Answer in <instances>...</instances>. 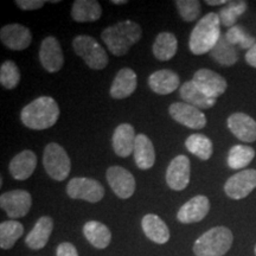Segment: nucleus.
<instances>
[{
  "label": "nucleus",
  "mask_w": 256,
  "mask_h": 256,
  "mask_svg": "<svg viewBox=\"0 0 256 256\" xmlns=\"http://www.w3.org/2000/svg\"><path fill=\"white\" fill-rule=\"evenodd\" d=\"M188 151L200 160H209L212 156V142L204 134H192L185 142Z\"/></svg>",
  "instance_id": "nucleus-30"
},
{
  "label": "nucleus",
  "mask_w": 256,
  "mask_h": 256,
  "mask_svg": "<svg viewBox=\"0 0 256 256\" xmlns=\"http://www.w3.org/2000/svg\"><path fill=\"white\" fill-rule=\"evenodd\" d=\"M176 6L182 19L185 22H194L200 17L202 11L200 2L198 0H177Z\"/></svg>",
  "instance_id": "nucleus-36"
},
{
  "label": "nucleus",
  "mask_w": 256,
  "mask_h": 256,
  "mask_svg": "<svg viewBox=\"0 0 256 256\" xmlns=\"http://www.w3.org/2000/svg\"><path fill=\"white\" fill-rule=\"evenodd\" d=\"M254 252H255V256H256V246H255V249H254Z\"/></svg>",
  "instance_id": "nucleus-42"
},
{
  "label": "nucleus",
  "mask_w": 256,
  "mask_h": 256,
  "mask_svg": "<svg viewBox=\"0 0 256 256\" xmlns=\"http://www.w3.org/2000/svg\"><path fill=\"white\" fill-rule=\"evenodd\" d=\"M16 4L24 11H34V10L43 8L46 2L43 0H16Z\"/></svg>",
  "instance_id": "nucleus-37"
},
{
  "label": "nucleus",
  "mask_w": 256,
  "mask_h": 256,
  "mask_svg": "<svg viewBox=\"0 0 256 256\" xmlns=\"http://www.w3.org/2000/svg\"><path fill=\"white\" fill-rule=\"evenodd\" d=\"M40 60L42 66L48 72L55 74L62 69L64 64L63 51L60 42L55 37H46L40 43Z\"/></svg>",
  "instance_id": "nucleus-13"
},
{
  "label": "nucleus",
  "mask_w": 256,
  "mask_h": 256,
  "mask_svg": "<svg viewBox=\"0 0 256 256\" xmlns=\"http://www.w3.org/2000/svg\"><path fill=\"white\" fill-rule=\"evenodd\" d=\"M255 158V151L250 146L235 145L228 154V166L232 170H243Z\"/></svg>",
  "instance_id": "nucleus-32"
},
{
  "label": "nucleus",
  "mask_w": 256,
  "mask_h": 256,
  "mask_svg": "<svg viewBox=\"0 0 256 256\" xmlns=\"http://www.w3.org/2000/svg\"><path fill=\"white\" fill-rule=\"evenodd\" d=\"M140 25L132 20H124L104 28L101 34L102 40L114 56H124L134 44L142 40Z\"/></svg>",
  "instance_id": "nucleus-2"
},
{
  "label": "nucleus",
  "mask_w": 256,
  "mask_h": 256,
  "mask_svg": "<svg viewBox=\"0 0 256 256\" xmlns=\"http://www.w3.org/2000/svg\"><path fill=\"white\" fill-rule=\"evenodd\" d=\"M37 166V156L30 150L18 153L10 162L8 170L12 177L17 180H25L30 178Z\"/></svg>",
  "instance_id": "nucleus-20"
},
{
  "label": "nucleus",
  "mask_w": 256,
  "mask_h": 256,
  "mask_svg": "<svg viewBox=\"0 0 256 256\" xmlns=\"http://www.w3.org/2000/svg\"><path fill=\"white\" fill-rule=\"evenodd\" d=\"M226 38L234 46H238L241 49H252L256 43V40L240 25L230 28L226 34Z\"/></svg>",
  "instance_id": "nucleus-34"
},
{
  "label": "nucleus",
  "mask_w": 256,
  "mask_h": 256,
  "mask_svg": "<svg viewBox=\"0 0 256 256\" xmlns=\"http://www.w3.org/2000/svg\"><path fill=\"white\" fill-rule=\"evenodd\" d=\"M83 235L87 241L98 249H104L110 246L112 234L107 226L98 220H89L83 226Z\"/></svg>",
  "instance_id": "nucleus-27"
},
{
  "label": "nucleus",
  "mask_w": 256,
  "mask_h": 256,
  "mask_svg": "<svg viewBox=\"0 0 256 256\" xmlns=\"http://www.w3.org/2000/svg\"><path fill=\"white\" fill-rule=\"evenodd\" d=\"M66 194L72 200L98 203L104 197V188L100 182L92 178H72L66 185Z\"/></svg>",
  "instance_id": "nucleus-7"
},
{
  "label": "nucleus",
  "mask_w": 256,
  "mask_h": 256,
  "mask_svg": "<svg viewBox=\"0 0 256 256\" xmlns=\"http://www.w3.org/2000/svg\"><path fill=\"white\" fill-rule=\"evenodd\" d=\"M60 118V107L50 96H40L22 110L20 119L30 130H43L52 127Z\"/></svg>",
  "instance_id": "nucleus-1"
},
{
  "label": "nucleus",
  "mask_w": 256,
  "mask_h": 256,
  "mask_svg": "<svg viewBox=\"0 0 256 256\" xmlns=\"http://www.w3.org/2000/svg\"><path fill=\"white\" fill-rule=\"evenodd\" d=\"M142 228L147 238L158 244H164L170 240V230L166 223L154 214H147L142 220Z\"/></svg>",
  "instance_id": "nucleus-23"
},
{
  "label": "nucleus",
  "mask_w": 256,
  "mask_h": 256,
  "mask_svg": "<svg viewBox=\"0 0 256 256\" xmlns=\"http://www.w3.org/2000/svg\"><path fill=\"white\" fill-rule=\"evenodd\" d=\"M246 62L252 68H256V43L252 49L248 50V52L246 54Z\"/></svg>",
  "instance_id": "nucleus-39"
},
{
  "label": "nucleus",
  "mask_w": 256,
  "mask_h": 256,
  "mask_svg": "<svg viewBox=\"0 0 256 256\" xmlns=\"http://www.w3.org/2000/svg\"><path fill=\"white\" fill-rule=\"evenodd\" d=\"M178 40L171 32H160L153 43V55L159 60H168L176 55Z\"/></svg>",
  "instance_id": "nucleus-28"
},
{
  "label": "nucleus",
  "mask_w": 256,
  "mask_h": 256,
  "mask_svg": "<svg viewBox=\"0 0 256 256\" xmlns=\"http://www.w3.org/2000/svg\"><path fill=\"white\" fill-rule=\"evenodd\" d=\"M138 84L136 74L130 68H122L115 76L110 87V96L116 100H124L136 92Z\"/></svg>",
  "instance_id": "nucleus-19"
},
{
  "label": "nucleus",
  "mask_w": 256,
  "mask_h": 256,
  "mask_svg": "<svg viewBox=\"0 0 256 256\" xmlns=\"http://www.w3.org/2000/svg\"><path fill=\"white\" fill-rule=\"evenodd\" d=\"M23 234L24 226L20 222L14 220L2 222L0 224V247L5 250L11 249Z\"/></svg>",
  "instance_id": "nucleus-31"
},
{
  "label": "nucleus",
  "mask_w": 256,
  "mask_h": 256,
  "mask_svg": "<svg viewBox=\"0 0 256 256\" xmlns=\"http://www.w3.org/2000/svg\"><path fill=\"white\" fill-rule=\"evenodd\" d=\"M247 2H228L218 12L220 25L226 28L235 26L238 19L247 11Z\"/></svg>",
  "instance_id": "nucleus-33"
},
{
  "label": "nucleus",
  "mask_w": 256,
  "mask_h": 256,
  "mask_svg": "<svg viewBox=\"0 0 256 256\" xmlns=\"http://www.w3.org/2000/svg\"><path fill=\"white\" fill-rule=\"evenodd\" d=\"M191 164L186 156H177L170 162L166 170V183L172 190L182 191L190 183Z\"/></svg>",
  "instance_id": "nucleus-12"
},
{
  "label": "nucleus",
  "mask_w": 256,
  "mask_h": 256,
  "mask_svg": "<svg viewBox=\"0 0 256 256\" xmlns=\"http://www.w3.org/2000/svg\"><path fill=\"white\" fill-rule=\"evenodd\" d=\"M43 166L50 178L63 182L70 174L72 162L62 146L56 142H50L44 150Z\"/></svg>",
  "instance_id": "nucleus-6"
},
{
  "label": "nucleus",
  "mask_w": 256,
  "mask_h": 256,
  "mask_svg": "<svg viewBox=\"0 0 256 256\" xmlns=\"http://www.w3.org/2000/svg\"><path fill=\"white\" fill-rule=\"evenodd\" d=\"M256 188V170H242L224 184V192L232 200H243Z\"/></svg>",
  "instance_id": "nucleus-8"
},
{
  "label": "nucleus",
  "mask_w": 256,
  "mask_h": 256,
  "mask_svg": "<svg viewBox=\"0 0 256 256\" xmlns=\"http://www.w3.org/2000/svg\"><path fill=\"white\" fill-rule=\"evenodd\" d=\"M226 0H206V4L210 5V6H218V5H226Z\"/></svg>",
  "instance_id": "nucleus-40"
},
{
  "label": "nucleus",
  "mask_w": 256,
  "mask_h": 256,
  "mask_svg": "<svg viewBox=\"0 0 256 256\" xmlns=\"http://www.w3.org/2000/svg\"><path fill=\"white\" fill-rule=\"evenodd\" d=\"M56 256H78V249L69 242H63L57 247Z\"/></svg>",
  "instance_id": "nucleus-38"
},
{
  "label": "nucleus",
  "mask_w": 256,
  "mask_h": 256,
  "mask_svg": "<svg viewBox=\"0 0 256 256\" xmlns=\"http://www.w3.org/2000/svg\"><path fill=\"white\" fill-rule=\"evenodd\" d=\"M174 120L190 130H202L206 126V116L203 112L185 102H174L168 108Z\"/></svg>",
  "instance_id": "nucleus-10"
},
{
  "label": "nucleus",
  "mask_w": 256,
  "mask_h": 256,
  "mask_svg": "<svg viewBox=\"0 0 256 256\" xmlns=\"http://www.w3.org/2000/svg\"><path fill=\"white\" fill-rule=\"evenodd\" d=\"M179 76L170 69H162L153 72L148 78V86L159 95H168L177 90L179 87Z\"/></svg>",
  "instance_id": "nucleus-22"
},
{
  "label": "nucleus",
  "mask_w": 256,
  "mask_h": 256,
  "mask_svg": "<svg viewBox=\"0 0 256 256\" xmlns=\"http://www.w3.org/2000/svg\"><path fill=\"white\" fill-rule=\"evenodd\" d=\"M179 94L185 104L194 106L198 110H209L216 104V98H210L194 84V81H188L179 89Z\"/></svg>",
  "instance_id": "nucleus-24"
},
{
  "label": "nucleus",
  "mask_w": 256,
  "mask_h": 256,
  "mask_svg": "<svg viewBox=\"0 0 256 256\" xmlns=\"http://www.w3.org/2000/svg\"><path fill=\"white\" fill-rule=\"evenodd\" d=\"M112 2L115 5H124L127 4V0H112Z\"/></svg>",
  "instance_id": "nucleus-41"
},
{
  "label": "nucleus",
  "mask_w": 256,
  "mask_h": 256,
  "mask_svg": "<svg viewBox=\"0 0 256 256\" xmlns=\"http://www.w3.org/2000/svg\"><path fill=\"white\" fill-rule=\"evenodd\" d=\"M134 160L139 168L150 170L153 168L156 162V151L154 146L150 138L145 134H138L136 139V146H134Z\"/></svg>",
  "instance_id": "nucleus-25"
},
{
  "label": "nucleus",
  "mask_w": 256,
  "mask_h": 256,
  "mask_svg": "<svg viewBox=\"0 0 256 256\" xmlns=\"http://www.w3.org/2000/svg\"><path fill=\"white\" fill-rule=\"evenodd\" d=\"M106 177L112 190L121 200L133 196L136 191V179L128 170L121 166H112L106 172Z\"/></svg>",
  "instance_id": "nucleus-11"
},
{
  "label": "nucleus",
  "mask_w": 256,
  "mask_h": 256,
  "mask_svg": "<svg viewBox=\"0 0 256 256\" xmlns=\"http://www.w3.org/2000/svg\"><path fill=\"white\" fill-rule=\"evenodd\" d=\"M228 128L241 142H256V121L246 113H234L228 118Z\"/></svg>",
  "instance_id": "nucleus-17"
},
{
  "label": "nucleus",
  "mask_w": 256,
  "mask_h": 256,
  "mask_svg": "<svg viewBox=\"0 0 256 256\" xmlns=\"http://www.w3.org/2000/svg\"><path fill=\"white\" fill-rule=\"evenodd\" d=\"M220 20L218 14L210 12L204 16L194 28L191 32L188 48L194 55H204L210 54L220 40Z\"/></svg>",
  "instance_id": "nucleus-3"
},
{
  "label": "nucleus",
  "mask_w": 256,
  "mask_h": 256,
  "mask_svg": "<svg viewBox=\"0 0 256 256\" xmlns=\"http://www.w3.org/2000/svg\"><path fill=\"white\" fill-rule=\"evenodd\" d=\"M192 81L202 92L212 98L224 94L228 87L226 78L210 69H200L194 72Z\"/></svg>",
  "instance_id": "nucleus-14"
},
{
  "label": "nucleus",
  "mask_w": 256,
  "mask_h": 256,
  "mask_svg": "<svg viewBox=\"0 0 256 256\" xmlns=\"http://www.w3.org/2000/svg\"><path fill=\"white\" fill-rule=\"evenodd\" d=\"M210 211V202L206 196H194L180 208L177 214V220L180 223L191 224L200 222Z\"/></svg>",
  "instance_id": "nucleus-16"
},
{
  "label": "nucleus",
  "mask_w": 256,
  "mask_h": 256,
  "mask_svg": "<svg viewBox=\"0 0 256 256\" xmlns=\"http://www.w3.org/2000/svg\"><path fill=\"white\" fill-rule=\"evenodd\" d=\"M20 81V72L17 64L12 60H5L0 66V83L6 89H14Z\"/></svg>",
  "instance_id": "nucleus-35"
},
{
  "label": "nucleus",
  "mask_w": 256,
  "mask_h": 256,
  "mask_svg": "<svg viewBox=\"0 0 256 256\" xmlns=\"http://www.w3.org/2000/svg\"><path fill=\"white\" fill-rule=\"evenodd\" d=\"M0 40L8 49L14 51L25 50L32 42L31 31L20 24H8L0 30Z\"/></svg>",
  "instance_id": "nucleus-15"
},
{
  "label": "nucleus",
  "mask_w": 256,
  "mask_h": 256,
  "mask_svg": "<svg viewBox=\"0 0 256 256\" xmlns=\"http://www.w3.org/2000/svg\"><path fill=\"white\" fill-rule=\"evenodd\" d=\"M54 229V220L49 216H42L37 220L28 236L25 238V243L28 248L34 250H40L46 246L51 232Z\"/></svg>",
  "instance_id": "nucleus-21"
},
{
  "label": "nucleus",
  "mask_w": 256,
  "mask_h": 256,
  "mask_svg": "<svg viewBox=\"0 0 256 256\" xmlns=\"http://www.w3.org/2000/svg\"><path fill=\"white\" fill-rule=\"evenodd\" d=\"M102 8L96 0H75L72 8V17L78 23L96 22L101 18Z\"/></svg>",
  "instance_id": "nucleus-26"
},
{
  "label": "nucleus",
  "mask_w": 256,
  "mask_h": 256,
  "mask_svg": "<svg viewBox=\"0 0 256 256\" xmlns=\"http://www.w3.org/2000/svg\"><path fill=\"white\" fill-rule=\"evenodd\" d=\"M136 130L132 124H121L115 128L113 138H112V144H113V150L115 154L126 158L130 156L134 152V146H136Z\"/></svg>",
  "instance_id": "nucleus-18"
},
{
  "label": "nucleus",
  "mask_w": 256,
  "mask_h": 256,
  "mask_svg": "<svg viewBox=\"0 0 256 256\" xmlns=\"http://www.w3.org/2000/svg\"><path fill=\"white\" fill-rule=\"evenodd\" d=\"M234 242L232 230L226 226H215L196 240L194 252L196 256H224Z\"/></svg>",
  "instance_id": "nucleus-4"
},
{
  "label": "nucleus",
  "mask_w": 256,
  "mask_h": 256,
  "mask_svg": "<svg viewBox=\"0 0 256 256\" xmlns=\"http://www.w3.org/2000/svg\"><path fill=\"white\" fill-rule=\"evenodd\" d=\"M76 55L81 57L90 69H104L108 64V55L95 38L87 34H80L72 40Z\"/></svg>",
  "instance_id": "nucleus-5"
},
{
  "label": "nucleus",
  "mask_w": 256,
  "mask_h": 256,
  "mask_svg": "<svg viewBox=\"0 0 256 256\" xmlns=\"http://www.w3.org/2000/svg\"><path fill=\"white\" fill-rule=\"evenodd\" d=\"M32 206V197L25 190H12L0 196V206L11 220L26 216Z\"/></svg>",
  "instance_id": "nucleus-9"
},
{
  "label": "nucleus",
  "mask_w": 256,
  "mask_h": 256,
  "mask_svg": "<svg viewBox=\"0 0 256 256\" xmlns=\"http://www.w3.org/2000/svg\"><path fill=\"white\" fill-rule=\"evenodd\" d=\"M211 58L223 66H232L238 60V52L236 46L230 44L226 38V34H222L220 40L212 50L210 51Z\"/></svg>",
  "instance_id": "nucleus-29"
}]
</instances>
